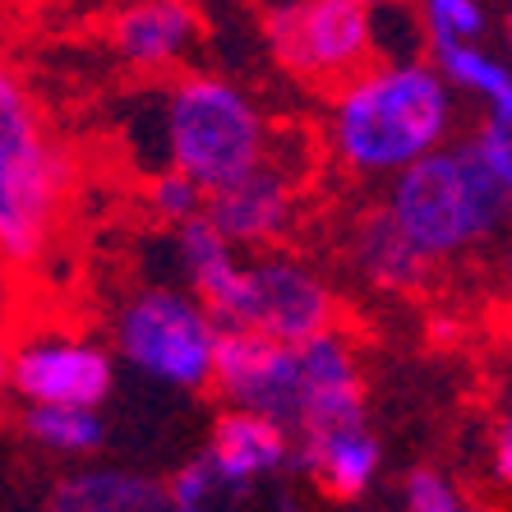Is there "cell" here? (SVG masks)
<instances>
[{"mask_svg": "<svg viewBox=\"0 0 512 512\" xmlns=\"http://www.w3.org/2000/svg\"><path fill=\"white\" fill-rule=\"evenodd\" d=\"M416 19L425 47L443 42H485L494 33L485 0H416Z\"/></svg>", "mask_w": 512, "mask_h": 512, "instance_id": "20", "label": "cell"}, {"mask_svg": "<svg viewBox=\"0 0 512 512\" xmlns=\"http://www.w3.org/2000/svg\"><path fill=\"white\" fill-rule=\"evenodd\" d=\"M157 157L162 167L222 190L273 157V120L259 97L213 70H180L157 88Z\"/></svg>", "mask_w": 512, "mask_h": 512, "instance_id": "4", "label": "cell"}, {"mask_svg": "<svg viewBox=\"0 0 512 512\" xmlns=\"http://www.w3.org/2000/svg\"><path fill=\"white\" fill-rule=\"evenodd\" d=\"M499 33H503V47H508V60H512V0H508V10H503Z\"/></svg>", "mask_w": 512, "mask_h": 512, "instance_id": "26", "label": "cell"}, {"mask_svg": "<svg viewBox=\"0 0 512 512\" xmlns=\"http://www.w3.org/2000/svg\"><path fill=\"white\" fill-rule=\"evenodd\" d=\"M74 199V157L51 134L37 97L14 70L0 79V254L33 268L60 236Z\"/></svg>", "mask_w": 512, "mask_h": 512, "instance_id": "5", "label": "cell"}, {"mask_svg": "<svg viewBox=\"0 0 512 512\" xmlns=\"http://www.w3.org/2000/svg\"><path fill=\"white\" fill-rule=\"evenodd\" d=\"M499 286H503V305L512 310V236L503 240V250H499Z\"/></svg>", "mask_w": 512, "mask_h": 512, "instance_id": "25", "label": "cell"}, {"mask_svg": "<svg viewBox=\"0 0 512 512\" xmlns=\"http://www.w3.org/2000/svg\"><path fill=\"white\" fill-rule=\"evenodd\" d=\"M143 208H148V217H153L157 227H180V222H190V217H199L203 208H208V190H203L194 176H185V171L176 167H157L148 171V180H143Z\"/></svg>", "mask_w": 512, "mask_h": 512, "instance_id": "21", "label": "cell"}, {"mask_svg": "<svg viewBox=\"0 0 512 512\" xmlns=\"http://www.w3.org/2000/svg\"><path fill=\"white\" fill-rule=\"evenodd\" d=\"M171 250H176L180 282L190 286L194 296L222 319V328H227L231 310H236V300H240V286H245L250 254L240 250L236 240L222 236V227L208 213L171 227Z\"/></svg>", "mask_w": 512, "mask_h": 512, "instance_id": "15", "label": "cell"}, {"mask_svg": "<svg viewBox=\"0 0 512 512\" xmlns=\"http://www.w3.org/2000/svg\"><path fill=\"white\" fill-rule=\"evenodd\" d=\"M471 139H476V148L485 153V162L499 171V180L512 190V102H503V107H485L480 125L471 130Z\"/></svg>", "mask_w": 512, "mask_h": 512, "instance_id": "24", "label": "cell"}, {"mask_svg": "<svg viewBox=\"0 0 512 512\" xmlns=\"http://www.w3.org/2000/svg\"><path fill=\"white\" fill-rule=\"evenodd\" d=\"M397 503L406 512H466L476 499L466 494V485L453 471H443L434 462H420L397 480Z\"/></svg>", "mask_w": 512, "mask_h": 512, "instance_id": "22", "label": "cell"}, {"mask_svg": "<svg viewBox=\"0 0 512 512\" xmlns=\"http://www.w3.org/2000/svg\"><path fill=\"white\" fill-rule=\"evenodd\" d=\"M227 328H254V333L300 342V337L342 328V296L310 259L291 254L286 245L254 250Z\"/></svg>", "mask_w": 512, "mask_h": 512, "instance_id": "8", "label": "cell"}, {"mask_svg": "<svg viewBox=\"0 0 512 512\" xmlns=\"http://www.w3.org/2000/svg\"><path fill=\"white\" fill-rule=\"evenodd\" d=\"M116 346H102L70 328H37L10 346L5 383L14 402L107 406L116 393Z\"/></svg>", "mask_w": 512, "mask_h": 512, "instance_id": "9", "label": "cell"}, {"mask_svg": "<svg viewBox=\"0 0 512 512\" xmlns=\"http://www.w3.org/2000/svg\"><path fill=\"white\" fill-rule=\"evenodd\" d=\"M203 213L213 217L222 227V236L236 240L245 254L277 250V245L291 240V231L300 222V190L296 180L268 157L263 167L245 171V176L222 185V190H208V208Z\"/></svg>", "mask_w": 512, "mask_h": 512, "instance_id": "10", "label": "cell"}, {"mask_svg": "<svg viewBox=\"0 0 512 512\" xmlns=\"http://www.w3.org/2000/svg\"><path fill=\"white\" fill-rule=\"evenodd\" d=\"M485 476L499 499L512 503V374H503L485 425Z\"/></svg>", "mask_w": 512, "mask_h": 512, "instance_id": "23", "label": "cell"}, {"mask_svg": "<svg viewBox=\"0 0 512 512\" xmlns=\"http://www.w3.org/2000/svg\"><path fill=\"white\" fill-rule=\"evenodd\" d=\"M365 5H379V10H388V5H397V0H365Z\"/></svg>", "mask_w": 512, "mask_h": 512, "instance_id": "27", "label": "cell"}, {"mask_svg": "<svg viewBox=\"0 0 512 512\" xmlns=\"http://www.w3.org/2000/svg\"><path fill=\"white\" fill-rule=\"evenodd\" d=\"M457 88L429 60H374L328 93L323 148L342 176L393 180L457 134Z\"/></svg>", "mask_w": 512, "mask_h": 512, "instance_id": "2", "label": "cell"}, {"mask_svg": "<svg viewBox=\"0 0 512 512\" xmlns=\"http://www.w3.org/2000/svg\"><path fill=\"white\" fill-rule=\"evenodd\" d=\"M213 393L227 406H250L277 420L296 439V448L333 425L370 420L365 365L342 328L300 342L254 333V328H227L217 351Z\"/></svg>", "mask_w": 512, "mask_h": 512, "instance_id": "1", "label": "cell"}, {"mask_svg": "<svg viewBox=\"0 0 512 512\" xmlns=\"http://www.w3.org/2000/svg\"><path fill=\"white\" fill-rule=\"evenodd\" d=\"M19 434L28 448L56 462H88L107 448L111 429L102 406H60V402H19Z\"/></svg>", "mask_w": 512, "mask_h": 512, "instance_id": "17", "label": "cell"}, {"mask_svg": "<svg viewBox=\"0 0 512 512\" xmlns=\"http://www.w3.org/2000/svg\"><path fill=\"white\" fill-rule=\"evenodd\" d=\"M222 333H227L222 319L185 282L130 286L111 310V346L120 365L171 393L213 388Z\"/></svg>", "mask_w": 512, "mask_h": 512, "instance_id": "6", "label": "cell"}, {"mask_svg": "<svg viewBox=\"0 0 512 512\" xmlns=\"http://www.w3.org/2000/svg\"><path fill=\"white\" fill-rule=\"evenodd\" d=\"M199 37L203 19L194 0H125L107 24L111 56L134 74H176Z\"/></svg>", "mask_w": 512, "mask_h": 512, "instance_id": "11", "label": "cell"}, {"mask_svg": "<svg viewBox=\"0 0 512 512\" xmlns=\"http://www.w3.org/2000/svg\"><path fill=\"white\" fill-rule=\"evenodd\" d=\"M379 199L439 268L499 245L512 231V190L485 162L476 139H448L425 153L383 180Z\"/></svg>", "mask_w": 512, "mask_h": 512, "instance_id": "3", "label": "cell"}, {"mask_svg": "<svg viewBox=\"0 0 512 512\" xmlns=\"http://www.w3.org/2000/svg\"><path fill=\"white\" fill-rule=\"evenodd\" d=\"M429 56L448 74V84L462 97H476L480 107L512 102V60L489 51L485 42H443V47H429Z\"/></svg>", "mask_w": 512, "mask_h": 512, "instance_id": "18", "label": "cell"}, {"mask_svg": "<svg viewBox=\"0 0 512 512\" xmlns=\"http://www.w3.org/2000/svg\"><path fill=\"white\" fill-rule=\"evenodd\" d=\"M379 14L365 0H273L259 28L291 84L333 93L379 60Z\"/></svg>", "mask_w": 512, "mask_h": 512, "instance_id": "7", "label": "cell"}, {"mask_svg": "<svg viewBox=\"0 0 512 512\" xmlns=\"http://www.w3.org/2000/svg\"><path fill=\"white\" fill-rule=\"evenodd\" d=\"M51 512H171L167 480L111 462H70L47 489Z\"/></svg>", "mask_w": 512, "mask_h": 512, "instance_id": "16", "label": "cell"}, {"mask_svg": "<svg viewBox=\"0 0 512 512\" xmlns=\"http://www.w3.org/2000/svg\"><path fill=\"white\" fill-rule=\"evenodd\" d=\"M346 254H351V268L370 291L379 296H425L434 277H439V263L420 250L416 240L406 236L402 227L393 222V213L379 203H370L365 213L351 222L346 231Z\"/></svg>", "mask_w": 512, "mask_h": 512, "instance_id": "13", "label": "cell"}, {"mask_svg": "<svg viewBox=\"0 0 512 512\" xmlns=\"http://www.w3.org/2000/svg\"><path fill=\"white\" fill-rule=\"evenodd\" d=\"M167 489H171V512H213V508H240L245 503V494L217 471L213 457L203 453V448L190 462H180L171 471Z\"/></svg>", "mask_w": 512, "mask_h": 512, "instance_id": "19", "label": "cell"}, {"mask_svg": "<svg viewBox=\"0 0 512 512\" xmlns=\"http://www.w3.org/2000/svg\"><path fill=\"white\" fill-rule=\"evenodd\" d=\"M296 476L310 480L328 503L370 499L383 476V439L370 429V420L323 429L296 448Z\"/></svg>", "mask_w": 512, "mask_h": 512, "instance_id": "14", "label": "cell"}, {"mask_svg": "<svg viewBox=\"0 0 512 512\" xmlns=\"http://www.w3.org/2000/svg\"><path fill=\"white\" fill-rule=\"evenodd\" d=\"M203 453L213 457V466L231 485L254 499V489L268 485L277 476H296V439L286 434L277 420L259 416L250 406H227L213 416Z\"/></svg>", "mask_w": 512, "mask_h": 512, "instance_id": "12", "label": "cell"}]
</instances>
